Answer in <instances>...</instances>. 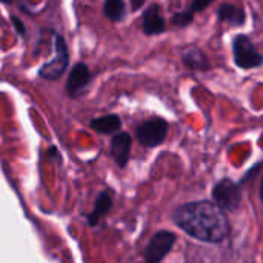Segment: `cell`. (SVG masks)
<instances>
[{"label":"cell","mask_w":263,"mask_h":263,"mask_svg":"<svg viewBox=\"0 0 263 263\" xmlns=\"http://www.w3.org/2000/svg\"><path fill=\"white\" fill-rule=\"evenodd\" d=\"M213 196L216 199V205L222 210H236L240 203V191L237 185L228 179L220 180L213 191Z\"/></svg>","instance_id":"5b68a950"},{"label":"cell","mask_w":263,"mask_h":263,"mask_svg":"<svg viewBox=\"0 0 263 263\" xmlns=\"http://www.w3.org/2000/svg\"><path fill=\"white\" fill-rule=\"evenodd\" d=\"M143 3H145V0H131V6H133V9H139Z\"/></svg>","instance_id":"ac0fdd59"},{"label":"cell","mask_w":263,"mask_h":263,"mask_svg":"<svg viewBox=\"0 0 263 263\" xmlns=\"http://www.w3.org/2000/svg\"><path fill=\"white\" fill-rule=\"evenodd\" d=\"M262 200H263V183H262Z\"/></svg>","instance_id":"ffe728a7"},{"label":"cell","mask_w":263,"mask_h":263,"mask_svg":"<svg viewBox=\"0 0 263 263\" xmlns=\"http://www.w3.org/2000/svg\"><path fill=\"white\" fill-rule=\"evenodd\" d=\"M163 29H165V20L160 14V8L157 5L149 6L143 14V31L153 35V34H160Z\"/></svg>","instance_id":"9c48e42d"},{"label":"cell","mask_w":263,"mask_h":263,"mask_svg":"<svg viewBox=\"0 0 263 263\" xmlns=\"http://www.w3.org/2000/svg\"><path fill=\"white\" fill-rule=\"evenodd\" d=\"M68 66V48L62 35L55 34V55L39 69V76L46 80L59 79Z\"/></svg>","instance_id":"7a4b0ae2"},{"label":"cell","mask_w":263,"mask_h":263,"mask_svg":"<svg viewBox=\"0 0 263 263\" xmlns=\"http://www.w3.org/2000/svg\"><path fill=\"white\" fill-rule=\"evenodd\" d=\"M214 0H193V11L196 12V11H202V9H205V8H208L211 3H213Z\"/></svg>","instance_id":"2e32d148"},{"label":"cell","mask_w":263,"mask_h":263,"mask_svg":"<svg viewBox=\"0 0 263 263\" xmlns=\"http://www.w3.org/2000/svg\"><path fill=\"white\" fill-rule=\"evenodd\" d=\"M193 17H194V11H193V9L185 11V12H177V14L173 17V23L177 25V26H186V25L191 23Z\"/></svg>","instance_id":"9a60e30c"},{"label":"cell","mask_w":263,"mask_h":263,"mask_svg":"<svg viewBox=\"0 0 263 263\" xmlns=\"http://www.w3.org/2000/svg\"><path fill=\"white\" fill-rule=\"evenodd\" d=\"M89 79H91V74H89V69L85 63H77L69 77H68V82H66V89L71 96H77L88 83H89Z\"/></svg>","instance_id":"52a82bcc"},{"label":"cell","mask_w":263,"mask_h":263,"mask_svg":"<svg viewBox=\"0 0 263 263\" xmlns=\"http://www.w3.org/2000/svg\"><path fill=\"white\" fill-rule=\"evenodd\" d=\"M168 133V125L162 119H151L137 128V139L145 146L160 145Z\"/></svg>","instance_id":"277c9868"},{"label":"cell","mask_w":263,"mask_h":263,"mask_svg":"<svg viewBox=\"0 0 263 263\" xmlns=\"http://www.w3.org/2000/svg\"><path fill=\"white\" fill-rule=\"evenodd\" d=\"M91 126H92V129H96L102 134H112L120 129V119L114 114L103 116V117L94 119L91 122Z\"/></svg>","instance_id":"30bf717a"},{"label":"cell","mask_w":263,"mask_h":263,"mask_svg":"<svg viewBox=\"0 0 263 263\" xmlns=\"http://www.w3.org/2000/svg\"><path fill=\"white\" fill-rule=\"evenodd\" d=\"M183 62L186 66L193 68V69H203L208 68V60L203 55V52H200L196 48H188L183 52Z\"/></svg>","instance_id":"7c38bea8"},{"label":"cell","mask_w":263,"mask_h":263,"mask_svg":"<svg viewBox=\"0 0 263 263\" xmlns=\"http://www.w3.org/2000/svg\"><path fill=\"white\" fill-rule=\"evenodd\" d=\"M219 18L231 25H242L245 20V14L240 8L234 5H223L219 9Z\"/></svg>","instance_id":"8fae6325"},{"label":"cell","mask_w":263,"mask_h":263,"mask_svg":"<svg viewBox=\"0 0 263 263\" xmlns=\"http://www.w3.org/2000/svg\"><path fill=\"white\" fill-rule=\"evenodd\" d=\"M174 222L193 237L210 243H219L228 234V220L222 208L210 202L180 206L174 213Z\"/></svg>","instance_id":"6da1fadb"},{"label":"cell","mask_w":263,"mask_h":263,"mask_svg":"<svg viewBox=\"0 0 263 263\" xmlns=\"http://www.w3.org/2000/svg\"><path fill=\"white\" fill-rule=\"evenodd\" d=\"M234 60L240 68H256L263 63V57L256 51L254 45L247 35H237L233 43Z\"/></svg>","instance_id":"3957f363"},{"label":"cell","mask_w":263,"mask_h":263,"mask_svg":"<svg viewBox=\"0 0 263 263\" xmlns=\"http://www.w3.org/2000/svg\"><path fill=\"white\" fill-rule=\"evenodd\" d=\"M2 2H5V3H8V2H11V0H2Z\"/></svg>","instance_id":"d6986e66"},{"label":"cell","mask_w":263,"mask_h":263,"mask_svg":"<svg viewBox=\"0 0 263 263\" xmlns=\"http://www.w3.org/2000/svg\"><path fill=\"white\" fill-rule=\"evenodd\" d=\"M103 12L112 22L122 20L123 14H125V3H123V0H106L105 5H103Z\"/></svg>","instance_id":"4fadbf2b"},{"label":"cell","mask_w":263,"mask_h":263,"mask_svg":"<svg viewBox=\"0 0 263 263\" xmlns=\"http://www.w3.org/2000/svg\"><path fill=\"white\" fill-rule=\"evenodd\" d=\"M129 151H131V137L126 133H120L114 136L111 142V154L114 160L117 162L119 166H125L129 159Z\"/></svg>","instance_id":"ba28073f"},{"label":"cell","mask_w":263,"mask_h":263,"mask_svg":"<svg viewBox=\"0 0 263 263\" xmlns=\"http://www.w3.org/2000/svg\"><path fill=\"white\" fill-rule=\"evenodd\" d=\"M12 22L15 23V28H17V31L18 32H25V28H23V23L17 18V17H12Z\"/></svg>","instance_id":"e0dca14e"},{"label":"cell","mask_w":263,"mask_h":263,"mask_svg":"<svg viewBox=\"0 0 263 263\" xmlns=\"http://www.w3.org/2000/svg\"><path fill=\"white\" fill-rule=\"evenodd\" d=\"M174 240H176L174 234H171V233H168V231H160V233H157V234L151 239V242H149V245H148V248H146L145 263L160 262V260L170 253V250L173 248Z\"/></svg>","instance_id":"8992f818"},{"label":"cell","mask_w":263,"mask_h":263,"mask_svg":"<svg viewBox=\"0 0 263 263\" xmlns=\"http://www.w3.org/2000/svg\"><path fill=\"white\" fill-rule=\"evenodd\" d=\"M109 208H111V197H109V194L103 193V194L99 197V200H97V206H96V210H94V213H92L91 223H94V222H96L100 216H103Z\"/></svg>","instance_id":"5bb4252c"}]
</instances>
